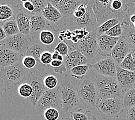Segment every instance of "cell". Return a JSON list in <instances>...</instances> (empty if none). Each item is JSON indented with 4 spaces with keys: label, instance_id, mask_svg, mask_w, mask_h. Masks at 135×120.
I'll use <instances>...</instances> for the list:
<instances>
[{
    "label": "cell",
    "instance_id": "obj_12",
    "mask_svg": "<svg viewBox=\"0 0 135 120\" xmlns=\"http://www.w3.org/2000/svg\"><path fill=\"white\" fill-rule=\"evenodd\" d=\"M92 69L99 75L115 78L117 65L112 57H107L92 65Z\"/></svg>",
    "mask_w": 135,
    "mask_h": 120
},
{
    "label": "cell",
    "instance_id": "obj_3",
    "mask_svg": "<svg viewBox=\"0 0 135 120\" xmlns=\"http://www.w3.org/2000/svg\"><path fill=\"white\" fill-rule=\"evenodd\" d=\"M66 27L73 31L85 30L89 32L95 31L99 27L97 17L90 3L87 6V11L83 16L80 18H74L69 16L64 18Z\"/></svg>",
    "mask_w": 135,
    "mask_h": 120
},
{
    "label": "cell",
    "instance_id": "obj_37",
    "mask_svg": "<svg viewBox=\"0 0 135 120\" xmlns=\"http://www.w3.org/2000/svg\"><path fill=\"white\" fill-rule=\"evenodd\" d=\"M69 46L65 42L61 41L58 43V44L55 47L54 50L57 51L58 53H60L64 57L66 56V55L68 54L69 51Z\"/></svg>",
    "mask_w": 135,
    "mask_h": 120
},
{
    "label": "cell",
    "instance_id": "obj_25",
    "mask_svg": "<svg viewBox=\"0 0 135 120\" xmlns=\"http://www.w3.org/2000/svg\"><path fill=\"white\" fill-rule=\"evenodd\" d=\"M2 26L7 37H9L20 33L17 24L13 18L5 21Z\"/></svg>",
    "mask_w": 135,
    "mask_h": 120
},
{
    "label": "cell",
    "instance_id": "obj_42",
    "mask_svg": "<svg viewBox=\"0 0 135 120\" xmlns=\"http://www.w3.org/2000/svg\"><path fill=\"white\" fill-rule=\"evenodd\" d=\"M63 65H64L63 61L57 60H53L50 65L51 67H53V68H60L61 66H62Z\"/></svg>",
    "mask_w": 135,
    "mask_h": 120
},
{
    "label": "cell",
    "instance_id": "obj_51",
    "mask_svg": "<svg viewBox=\"0 0 135 120\" xmlns=\"http://www.w3.org/2000/svg\"><path fill=\"white\" fill-rule=\"evenodd\" d=\"M124 1L130 4H132L135 2V0H124Z\"/></svg>",
    "mask_w": 135,
    "mask_h": 120
},
{
    "label": "cell",
    "instance_id": "obj_5",
    "mask_svg": "<svg viewBox=\"0 0 135 120\" xmlns=\"http://www.w3.org/2000/svg\"><path fill=\"white\" fill-rule=\"evenodd\" d=\"M96 107L104 120L109 118H117L124 112L122 98H112L98 99Z\"/></svg>",
    "mask_w": 135,
    "mask_h": 120
},
{
    "label": "cell",
    "instance_id": "obj_47",
    "mask_svg": "<svg viewBox=\"0 0 135 120\" xmlns=\"http://www.w3.org/2000/svg\"><path fill=\"white\" fill-rule=\"evenodd\" d=\"M129 21L132 23L133 24L135 23V13L131 14L129 16Z\"/></svg>",
    "mask_w": 135,
    "mask_h": 120
},
{
    "label": "cell",
    "instance_id": "obj_35",
    "mask_svg": "<svg viewBox=\"0 0 135 120\" xmlns=\"http://www.w3.org/2000/svg\"><path fill=\"white\" fill-rule=\"evenodd\" d=\"M21 64L24 67L27 69H32L36 66V61L34 58L30 55H24L23 56Z\"/></svg>",
    "mask_w": 135,
    "mask_h": 120
},
{
    "label": "cell",
    "instance_id": "obj_43",
    "mask_svg": "<svg viewBox=\"0 0 135 120\" xmlns=\"http://www.w3.org/2000/svg\"><path fill=\"white\" fill-rule=\"evenodd\" d=\"M5 90H6L5 83L4 82V80L0 77V98H1V97L2 96L3 93L5 91Z\"/></svg>",
    "mask_w": 135,
    "mask_h": 120
},
{
    "label": "cell",
    "instance_id": "obj_23",
    "mask_svg": "<svg viewBox=\"0 0 135 120\" xmlns=\"http://www.w3.org/2000/svg\"><path fill=\"white\" fill-rule=\"evenodd\" d=\"M92 68V65L90 64H87L84 65H80L73 67L70 70L69 73L71 74L72 76L79 80L82 79Z\"/></svg>",
    "mask_w": 135,
    "mask_h": 120
},
{
    "label": "cell",
    "instance_id": "obj_15",
    "mask_svg": "<svg viewBox=\"0 0 135 120\" xmlns=\"http://www.w3.org/2000/svg\"><path fill=\"white\" fill-rule=\"evenodd\" d=\"M120 38H115L106 34L97 35L98 53L102 56L111 57L112 52Z\"/></svg>",
    "mask_w": 135,
    "mask_h": 120
},
{
    "label": "cell",
    "instance_id": "obj_17",
    "mask_svg": "<svg viewBox=\"0 0 135 120\" xmlns=\"http://www.w3.org/2000/svg\"><path fill=\"white\" fill-rule=\"evenodd\" d=\"M115 78L125 92L135 86V72H132L117 66Z\"/></svg>",
    "mask_w": 135,
    "mask_h": 120
},
{
    "label": "cell",
    "instance_id": "obj_2",
    "mask_svg": "<svg viewBox=\"0 0 135 120\" xmlns=\"http://www.w3.org/2000/svg\"><path fill=\"white\" fill-rule=\"evenodd\" d=\"M62 109L64 112H71L79 103L77 87L68 75H66L58 85Z\"/></svg>",
    "mask_w": 135,
    "mask_h": 120
},
{
    "label": "cell",
    "instance_id": "obj_41",
    "mask_svg": "<svg viewBox=\"0 0 135 120\" xmlns=\"http://www.w3.org/2000/svg\"><path fill=\"white\" fill-rule=\"evenodd\" d=\"M126 120H135V106L128 108Z\"/></svg>",
    "mask_w": 135,
    "mask_h": 120
},
{
    "label": "cell",
    "instance_id": "obj_16",
    "mask_svg": "<svg viewBox=\"0 0 135 120\" xmlns=\"http://www.w3.org/2000/svg\"><path fill=\"white\" fill-rule=\"evenodd\" d=\"M23 56L0 44V69L21 63Z\"/></svg>",
    "mask_w": 135,
    "mask_h": 120
},
{
    "label": "cell",
    "instance_id": "obj_33",
    "mask_svg": "<svg viewBox=\"0 0 135 120\" xmlns=\"http://www.w3.org/2000/svg\"><path fill=\"white\" fill-rule=\"evenodd\" d=\"M44 84L47 90H53L58 87V81L56 77L53 75H47L44 78Z\"/></svg>",
    "mask_w": 135,
    "mask_h": 120
},
{
    "label": "cell",
    "instance_id": "obj_50",
    "mask_svg": "<svg viewBox=\"0 0 135 120\" xmlns=\"http://www.w3.org/2000/svg\"><path fill=\"white\" fill-rule=\"evenodd\" d=\"M78 1L81 3V4H88L91 0H78Z\"/></svg>",
    "mask_w": 135,
    "mask_h": 120
},
{
    "label": "cell",
    "instance_id": "obj_28",
    "mask_svg": "<svg viewBox=\"0 0 135 120\" xmlns=\"http://www.w3.org/2000/svg\"><path fill=\"white\" fill-rule=\"evenodd\" d=\"M13 18V12L12 6L6 4H0V21H5Z\"/></svg>",
    "mask_w": 135,
    "mask_h": 120
},
{
    "label": "cell",
    "instance_id": "obj_38",
    "mask_svg": "<svg viewBox=\"0 0 135 120\" xmlns=\"http://www.w3.org/2000/svg\"><path fill=\"white\" fill-rule=\"evenodd\" d=\"M35 6V11L33 13L34 15H42V12L46 4V0H33L32 1Z\"/></svg>",
    "mask_w": 135,
    "mask_h": 120
},
{
    "label": "cell",
    "instance_id": "obj_46",
    "mask_svg": "<svg viewBox=\"0 0 135 120\" xmlns=\"http://www.w3.org/2000/svg\"><path fill=\"white\" fill-rule=\"evenodd\" d=\"M61 0H46V4L47 2L50 3L53 5H54V7H57L58 4H59L60 1Z\"/></svg>",
    "mask_w": 135,
    "mask_h": 120
},
{
    "label": "cell",
    "instance_id": "obj_26",
    "mask_svg": "<svg viewBox=\"0 0 135 120\" xmlns=\"http://www.w3.org/2000/svg\"><path fill=\"white\" fill-rule=\"evenodd\" d=\"M121 21L118 18H113L106 21L98 27L96 30L97 35L105 34L109 30L120 23Z\"/></svg>",
    "mask_w": 135,
    "mask_h": 120
},
{
    "label": "cell",
    "instance_id": "obj_4",
    "mask_svg": "<svg viewBox=\"0 0 135 120\" xmlns=\"http://www.w3.org/2000/svg\"><path fill=\"white\" fill-rule=\"evenodd\" d=\"M77 91L83 103L87 108L96 107L97 92L94 80L88 76L79 80L77 85Z\"/></svg>",
    "mask_w": 135,
    "mask_h": 120
},
{
    "label": "cell",
    "instance_id": "obj_45",
    "mask_svg": "<svg viewBox=\"0 0 135 120\" xmlns=\"http://www.w3.org/2000/svg\"><path fill=\"white\" fill-rule=\"evenodd\" d=\"M54 69V72H56L57 73H60V74H62L64 72H65L67 69L66 68V66L65 65H64L62 66H61L60 68H53Z\"/></svg>",
    "mask_w": 135,
    "mask_h": 120
},
{
    "label": "cell",
    "instance_id": "obj_49",
    "mask_svg": "<svg viewBox=\"0 0 135 120\" xmlns=\"http://www.w3.org/2000/svg\"><path fill=\"white\" fill-rule=\"evenodd\" d=\"M131 53L132 56V57L133 58V60L135 61V47H132V48Z\"/></svg>",
    "mask_w": 135,
    "mask_h": 120
},
{
    "label": "cell",
    "instance_id": "obj_32",
    "mask_svg": "<svg viewBox=\"0 0 135 120\" xmlns=\"http://www.w3.org/2000/svg\"><path fill=\"white\" fill-rule=\"evenodd\" d=\"M17 5L24 12L31 17L33 16V13L35 11V6L32 1H28L25 2H21L18 1Z\"/></svg>",
    "mask_w": 135,
    "mask_h": 120
},
{
    "label": "cell",
    "instance_id": "obj_53",
    "mask_svg": "<svg viewBox=\"0 0 135 120\" xmlns=\"http://www.w3.org/2000/svg\"><path fill=\"white\" fill-rule=\"evenodd\" d=\"M62 120H73L72 118L71 119V118H63L62 119Z\"/></svg>",
    "mask_w": 135,
    "mask_h": 120
},
{
    "label": "cell",
    "instance_id": "obj_13",
    "mask_svg": "<svg viewBox=\"0 0 135 120\" xmlns=\"http://www.w3.org/2000/svg\"><path fill=\"white\" fill-rule=\"evenodd\" d=\"M13 12V18L16 21L19 31L30 36L31 16L19 8L18 5H11Z\"/></svg>",
    "mask_w": 135,
    "mask_h": 120
},
{
    "label": "cell",
    "instance_id": "obj_39",
    "mask_svg": "<svg viewBox=\"0 0 135 120\" xmlns=\"http://www.w3.org/2000/svg\"><path fill=\"white\" fill-rule=\"evenodd\" d=\"M88 4H80L70 16L74 18H80L83 17L85 13H86L87 11Z\"/></svg>",
    "mask_w": 135,
    "mask_h": 120
},
{
    "label": "cell",
    "instance_id": "obj_6",
    "mask_svg": "<svg viewBox=\"0 0 135 120\" xmlns=\"http://www.w3.org/2000/svg\"><path fill=\"white\" fill-rule=\"evenodd\" d=\"M27 71L21 63L0 69V77L7 85H20L24 83Z\"/></svg>",
    "mask_w": 135,
    "mask_h": 120
},
{
    "label": "cell",
    "instance_id": "obj_21",
    "mask_svg": "<svg viewBox=\"0 0 135 120\" xmlns=\"http://www.w3.org/2000/svg\"><path fill=\"white\" fill-rule=\"evenodd\" d=\"M80 4L78 0H61L56 8L64 18H66L70 16Z\"/></svg>",
    "mask_w": 135,
    "mask_h": 120
},
{
    "label": "cell",
    "instance_id": "obj_11",
    "mask_svg": "<svg viewBox=\"0 0 135 120\" xmlns=\"http://www.w3.org/2000/svg\"><path fill=\"white\" fill-rule=\"evenodd\" d=\"M44 78L37 73L32 72L27 77L26 83H28L32 88V94L29 98L30 103L32 107H35L38 101L47 89L44 84Z\"/></svg>",
    "mask_w": 135,
    "mask_h": 120
},
{
    "label": "cell",
    "instance_id": "obj_31",
    "mask_svg": "<svg viewBox=\"0 0 135 120\" xmlns=\"http://www.w3.org/2000/svg\"><path fill=\"white\" fill-rule=\"evenodd\" d=\"M121 68L129 70L132 72H135V61L132 56L131 53L129 54L126 57L122 62L119 65Z\"/></svg>",
    "mask_w": 135,
    "mask_h": 120
},
{
    "label": "cell",
    "instance_id": "obj_40",
    "mask_svg": "<svg viewBox=\"0 0 135 120\" xmlns=\"http://www.w3.org/2000/svg\"><path fill=\"white\" fill-rule=\"evenodd\" d=\"M52 61H53L52 53L50 51H45L41 54L40 61L44 65L49 67V65H50Z\"/></svg>",
    "mask_w": 135,
    "mask_h": 120
},
{
    "label": "cell",
    "instance_id": "obj_27",
    "mask_svg": "<svg viewBox=\"0 0 135 120\" xmlns=\"http://www.w3.org/2000/svg\"><path fill=\"white\" fill-rule=\"evenodd\" d=\"M122 100L124 107L129 108L135 106V86L125 92Z\"/></svg>",
    "mask_w": 135,
    "mask_h": 120
},
{
    "label": "cell",
    "instance_id": "obj_36",
    "mask_svg": "<svg viewBox=\"0 0 135 120\" xmlns=\"http://www.w3.org/2000/svg\"><path fill=\"white\" fill-rule=\"evenodd\" d=\"M105 34L113 37H115V38H121V37H122V34H123V28H122L121 22L112 28Z\"/></svg>",
    "mask_w": 135,
    "mask_h": 120
},
{
    "label": "cell",
    "instance_id": "obj_55",
    "mask_svg": "<svg viewBox=\"0 0 135 120\" xmlns=\"http://www.w3.org/2000/svg\"><path fill=\"white\" fill-rule=\"evenodd\" d=\"M30 1H33V0H30Z\"/></svg>",
    "mask_w": 135,
    "mask_h": 120
},
{
    "label": "cell",
    "instance_id": "obj_48",
    "mask_svg": "<svg viewBox=\"0 0 135 120\" xmlns=\"http://www.w3.org/2000/svg\"><path fill=\"white\" fill-rule=\"evenodd\" d=\"M135 13V2L132 4H131L130 8V14Z\"/></svg>",
    "mask_w": 135,
    "mask_h": 120
},
{
    "label": "cell",
    "instance_id": "obj_1",
    "mask_svg": "<svg viewBox=\"0 0 135 120\" xmlns=\"http://www.w3.org/2000/svg\"><path fill=\"white\" fill-rule=\"evenodd\" d=\"M94 81L97 89V100L123 97L124 92L115 78L98 74Z\"/></svg>",
    "mask_w": 135,
    "mask_h": 120
},
{
    "label": "cell",
    "instance_id": "obj_20",
    "mask_svg": "<svg viewBox=\"0 0 135 120\" xmlns=\"http://www.w3.org/2000/svg\"><path fill=\"white\" fill-rule=\"evenodd\" d=\"M45 51H47V48L46 46L42 45L41 43H37V44L31 46L25 54V55H30L35 58L36 61V68L41 72H44L48 68V66H45L42 64L40 61L41 54Z\"/></svg>",
    "mask_w": 135,
    "mask_h": 120
},
{
    "label": "cell",
    "instance_id": "obj_52",
    "mask_svg": "<svg viewBox=\"0 0 135 120\" xmlns=\"http://www.w3.org/2000/svg\"><path fill=\"white\" fill-rule=\"evenodd\" d=\"M18 1L21 2H25L29 1V0H18Z\"/></svg>",
    "mask_w": 135,
    "mask_h": 120
},
{
    "label": "cell",
    "instance_id": "obj_9",
    "mask_svg": "<svg viewBox=\"0 0 135 120\" xmlns=\"http://www.w3.org/2000/svg\"><path fill=\"white\" fill-rule=\"evenodd\" d=\"M31 39L30 36L21 33L7 37L0 44L5 46L22 56H24L28 49L31 46Z\"/></svg>",
    "mask_w": 135,
    "mask_h": 120
},
{
    "label": "cell",
    "instance_id": "obj_22",
    "mask_svg": "<svg viewBox=\"0 0 135 120\" xmlns=\"http://www.w3.org/2000/svg\"><path fill=\"white\" fill-rule=\"evenodd\" d=\"M121 24L123 28L122 37H124L132 47H135V28L129 21V17L121 21Z\"/></svg>",
    "mask_w": 135,
    "mask_h": 120
},
{
    "label": "cell",
    "instance_id": "obj_18",
    "mask_svg": "<svg viewBox=\"0 0 135 120\" xmlns=\"http://www.w3.org/2000/svg\"><path fill=\"white\" fill-rule=\"evenodd\" d=\"M69 51L66 56L64 57V64L66 66L67 70L69 72L73 67L89 64V61L84 55L79 50L73 47H69Z\"/></svg>",
    "mask_w": 135,
    "mask_h": 120
},
{
    "label": "cell",
    "instance_id": "obj_7",
    "mask_svg": "<svg viewBox=\"0 0 135 120\" xmlns=\"http://www.w3.org/2000/svg\"><path fill=\"white\" fill-rule=\"evenodd\" d=\"M72 47L81 53L89 61H93L99 50L96 31L89 33Z\"/></svg>",
    "mask_w": 135,
    "mask_h": 120
},
{
    "label": "cell",
    "instance_id": "obj_54",
    "mask_svg": "<svg viewBox=\"0 0 135 120\" xmlns=\"http://www.w3.org/2000/svg\"><path fill=\"white\" fill-rule=\"evenodd\" d=\"M133 24V27L135 28V23H133V24Z\"/></svg>",
    "mask_w": 135,
    "mask_h": 120
},
{
    "label": "cell",
    "instance_id": "obj_14",
    "mask_svg": "<svg viewBox=\"0 0 135 120\" xmlns=\"http://www.w3.org/2000/svg\"><path fill=\"white\" fill-rule=\"evenodd\" d=\"M132 46L124 37H121L113 49L111 57L119 66L127 55L131 53Z\"/></svg>",
    "mask_w": 135,
    "mask_h": 120
},
{
    "label": "cell",
    "instance_id": "obj_8",
    "mask_svg": "<svg viewBox=\"0 0 135 120\" xmlns=\"http://www.w3.org/2000/svg\"><path fill=\"white\" fill-rule=\"evenodd\" d=\"M36 112L43 116L45 111L50 107L57 109L62 108L59 91L58 87L53 90H47L40 98L36 104Z\"/></svg>",
    "mask_w": 135,
    "mask_h": 120
},
{
    "label": "cell",
    "instance_id": "obj_10",
    "mask_svg": "<svg viewBox=\"0 0 135 120\" xmlns=\"http://www.w3.org/2000/svg\"><path fill=\"white\" fill-rule=\"evenodd\" d=\"M42 16L46 20L49 27L55 31H58L66 27L65 18L60 11L54 5L47 2L42 12Z\"/></svg>",
    "mask_w": 135,
    "mask_h": 120
},
{
    "label": "cell",
    "instance_id": "obj_44",
    "mask_svg": "<svg viewBox=\"0 0 135 120\" xmlns=\"http://www.w3.org/2000/svg\"><path fill=\"white\" fill-rule=\"evenodd\" d=\"M7 38V36L6 35V33L4 28H3L2 26H0V43L4 41Z\"/></svg>",
    "mask_w": 135,
    "mask_h": 120
},
{
    "label": "cell",
    "instance_id": "obj_34",
    "mask_svg": "<svg viewBox=\"0 0 135 120\" xmlns=\"http://www.w3.org/2000/svg\"><path fill=\"white\" fill-rule=\"evenodd\" d=\"M43 117L46 120H57L60 117L59 111L54 107H50L45 111Z\"/></svg>",
    "mask_w": 135,
    "mask_h": 120
},
{
    "label": "cell",
    "instance_id": "obj_30",
    "mask_svg": "<svg viewBox=\"0 0 135 120\" xmlns=\"http://www.w3.org/2000/svg\"><path fill=\"white\" fill-rule=\"evenodd\" d=\"M17 91L21 97L30 98L32 94V88L29 83H23L19 85Z\"/></svg>",
    "mask_w": 135,
    "mask_h": 120
},
{
    "label": "cell",
    "instance_id": "obj_19",
    "mask_svg": "<svg viewBox=\"0 0 135 120\" xmlns=\"http://www.w3.org/2000/svg\"><path fill=\"white\" fill-rule=\"evenodd\" d=\"M47 25L46 20L42 15H34L31 17L30 37L31 39H38L39 34L46 30Z\"/></svg>",
    "mask_w": 135,
    "mask_h": 120
},
{
    "label": "cell",
    "instance_id": "obj_24",
    "mask_svg": "<svg viewBox=\"0 0 135 120\" xmlns=\"http://www.w3.org/2000/svg\"><path fill=\"white\" fill-rule=\"evenodd\" d=\"M70 114L73 120H97L95 116L90 110L80 109L76 111H71Z\"/></svg>",
    "mask_w": 135,
    "mask_h": 120
},
{
    "label": "cell",
    "instance_id": "obj_29",
    "mask_svg": "<svg viewBox=\"0 0 135 120\" xmlns=\"http://www.w3.org/2000/svg\"><path fill=\"white\" fill-rule=\"evenodd\" d=\"M39 41L41 44L45 46L51 45L55 41V35L51 31L46 29L40 33Z\"/></svg>",
    "mask_w": 135,
    "mask_h": 120
}]
</instances>
